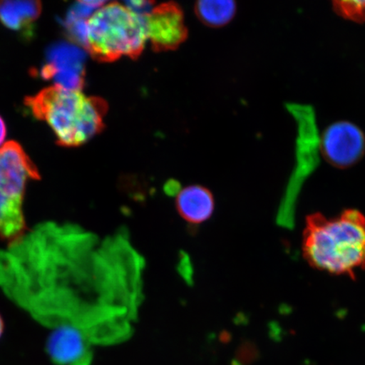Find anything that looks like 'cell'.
<instances>
[{"label":"cell","instance_id":"6da1fadb","mask_svg":"<svg viewBox=\"0 0 365 365\" xmlns=\"http://www.w3.org/2000/svg\"><path fill=\"white\" fill-rule=\"evenodd\" d=\"M302 245L313 268L354 277L365 269V217L353 209L333 217L312 214L305 222Z\"/></svg>","mask_w":365,"mask_h":365},{"label":"cell","instance_id":"7a4b0ae2","mask_svg":"<svg viewBox=\"0 0 365 365\" xmlns=\"http://www.w3.org/2000/svg\"><path fill=\"white\" fill-rule=\"evenodd\" d=\"M25 103L34 115L45 121L62 147H78L103 130L108 103L97 97H86L81 91L57 85L43 89Z\"/></svg>","mask_w":365,"mask_h":365},{"label":"cell","instance_id":"3957f363","mask_svg":"<svg viewBox=\"0 0 365 365\" xmlns=\"http://www.w3.org/2000/svg\"><path fill=\"white\" fill-rule=\"evenodd\" d=\"M148 39L145 16L120 3L98 9L86 23V48L98 61L112 62L124 56L135 59Z\"/></svg>","mask_w":365,"mask_h":365},{"label":"cell","instance_id":"277c9868","mask_svg":"<svg viewBox=\"0 0 365 365\" xmlns=\"http://www.w3.org/2000/svg\"><path fill=\"white\" fill-rule=\"evenodd\" d=\"M319 150L327 163L346 170L361 161L365 154V135L353 122L332 123L322 132Z\"/></svg>","mask_w":365,"mask_h":365},{"label":"cell","instance_id":"5b68a950","mask_svg":"<svg viewBox=\"0 0 365 365\" xmlns=\"http://www.w3.org/2000/svg\"><path fill=\"white\" fill-rule=\"evenodd\" d=\"M148 38L157 52L179 48L188 36L184 13L176 3L160 4L147 16Z\"/></svg>","mask_w":365,"mask_h":365},{"label":"cell","instance_id":"8992f818","mask_svg":"<svg viewBox=\"0 0 365 365\" xmlns=\"http://www.w3.org/2000/svg\"><path fill=\"white\" fill-rule=\"evenodd\" d=\"M40 178L38 168L20 144L8 141L0 148V192L24 200L27 182Z\"/></svg>","mask_w":365,"mask_h":365},{"label":"cell","instance_id":"52a82bcc","mask_svg":"<svg viewBox=\"0 0 365 365\" xmlns=\"http://www.w3.org/2000/svg\"><path fill=\"white\" fill-rule=\"evenodd\" d=\"M47 352L56 365H91L93 354L83 330L71 325L56 328L48 336Z\"/></svg>","mask_w":365,"mask_h":365},{"label":"cell","instance_id":"ba28073f","mask_svg":"<svg viewBox=\"0 0 365 365\" xmlns=\"http://www.w3.org/2000/svg\"><path fill=\"white\" fill-rule=\"evenodd\" d=\"M49 63L42 70L46 79H53L57 86L81 91L84 84V56L80 49L61 45L50 53Z\"/></svg>","mask_w":365,"mask_h":365},{"label":"cell","instance_id":"9c48e42d","mask_svg":"<svg viewBox=\"0 0 365 365\" xmlns=\"http://www.w3.org/2000/svg\"><path fill=\"white\" fill-rule=\"evenodd\" d=\"M175 207L182 220L191 227H196L213 216L216 200L211 190L202 185H192L178 190Z\"/></svg>","mask_w":365,"mask_h":365},{"label":"cell","instance_id":"30bf717a","mask_svg":"<svg viewBox=\"0 0 365 365\" xmlns=\"http://www.w3.org/2000/svg\"><path fill=\"white\" fill-rule=\"evenodd\" d=\"M42 10L39 1H0V21L8 29L29 36Z\"/></svg>","mask_w":365,"mask_h":365},{"label":"cell","instance_id":"8fae6325","mask_svg":"<svg viewBox=\"0 0 365 365\" xmlns=\"http://www.w3.org/2000/svg\"><path fill=\"white\" fill-rule=\"evenodd\" d=\"M23 202L0 192V240L13 243L24 235L27 227Z\"/></svg>","mask_w":365,"mask_h":365},{"label":"cell","instance_id":"7c38bea8","mask_svg":"<svg viewBox=\"0 0 365 365\" xmlns=\"http://www.w3.org/2000/svg\"><path fill=\"white\" fill-rule=\"evenodd\" d=\"M196 16L204 24L221 27L230 22L236 13V4L228 0H205L195 4Z\"/></svg>","mask_w":365,"mask_h":365},{"label":"cell","instance_id":"4fadbf2b","mask_svg":"<svg viewBox=\"0 0 365 365\" xmlns=\"http://www.w3.org/2000/svg\"><path fill=\"white\" fill-rule=\"evenodd\" d=\"M332 9L346 21L365 24V1H333Z\"/></svg>","mask_w":365,"mask_h":365},{"label":"cell","instance_id":"5bb4252c","mask_svg":"<svg viewBox=\"0 0 365 365\" xmlns=\"http://www.w3.org/2000/svg\"><path fill=\"white\" fill-rule=\"evenodd\" d=\"M154 3L150 1H129L125 6L130 11L141 16H147L153 11Z\"/></svg>","mask_w":365,"mask_h":365},{"label":"cell","instance_id":"9a60e30c","mask_svg":"<svg viewBox=\"0 0 365 365\" xmlns=\"http://www.w3.org/2000/svg\"><path fill=\"white\" fill-rule=\"evenodd\" d=\"M6 126L4 124L2 118L0 117V145L4 143V139H6Z\"/></svg>","mask_w":365,"mask_h":365},{"label":"cell","instance_id":"2e32d148","mask_svg":"<svg viewBox=\"0 0 365 365\" xmlns=\"http://www.w3.org/2000/svg\"><path fill=\"white\" fill-rule=\"evenodd\" d=\"M4 331V319L1 316V314H0V339H1V336H3Z\"/></svg>","mask_w":365,"mask_h":365}]
</instances>
